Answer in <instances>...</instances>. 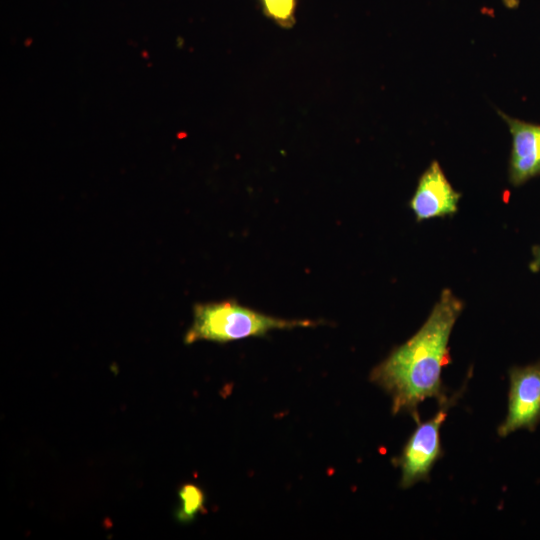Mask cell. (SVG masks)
<instances>
[{
    "mask_svg": "<svg viewBox=\"0 0 540 540\" xmlns=\"http://www.w3.org/2000/svg\"><path fill=\"white\" fill-rule=\"evenodd\" d=\"M179 497L181 504L177 512L179 521L187 522L193 520L204 508V493L199 487L193 484L182 486Z\"/></svg>",
    "mask_w": 540,
    "mask_h": 540,
    "instance_id": "obj_8",
    "label": "cell"
},
{
    "mask_svg": "<svg viewBox=\"0 0 540 540\" xmlns=\"http://www.w3.org/2000/svg\"><path fill=\"white\" fill-rule=\"evenodd\" d=\"M463 308L462 300L443 289L422 327L373 368L370 380L390 395L394 415L407 412L418 424L420 403L448 400L441 375L451 362L449 339Z\"/></svg>",
    "mask_w": 540,
    "mask_h": 540,
    "instance_id": "obj_1",
    "label": "cell"
},
{
    "mask_svg": "<svg viewBox=\"0 0 540 540\" xmlns=\"http://www.w3.org/2000/svg\"><path fill=\"white\" fill-rule=\"evenodd\" d=\"M498 113L512 136L509 182L513 186H520L540 176V125L512 118L501 111Z\"/></svg>",
    "mask_w": 540,
    "mask_h": 540,
    "instance_id": "obj_6",
    "label": "cell"
},
{
    "mask_svg": "<svg viewBox=\"0 0 540 540\" xmlns=\"http://www.w3.org/2000/svg\"><path fill=\"white\" fill-rule=\"evenodd\" d=\"M533 259L529 264V268L532 272H538L540 270V245L532 247Z\"/></svg>",
    "mask_w": 540,
    "mask_h": 540,
    "instance_id": "obj_9",
    "label": "cell"
},
{
    "mask_svg": "<svg viewBox=\"0 0 540 540\" xmlns=\"http://www.w3.org/2000/svg\"><path fill=\"white\" fill-rule=\"evenodd\" d=\"M507 8H516L519 5V0H502Z\"/></svg>",
    "mask_w": 540,
    "mask_h": 540,
    "instance_id": "obj_10",
    "label": "cell"
},
{
    "mask_svg": "<svg viewBox=\"0 0 540 540\" xmlns=\"http://www.w3.org/2000/svg\"><path fill=\"white\" fill-rule=\"evenodd\" d=\"M461 193L456 191L439 164L433 160L418 180L409 202L416 221L453 216L458 211Z\"/></svg>",
    "mask_w": 540,
    "mask_h": 540,
    "instance_id": "obj_5",
    "label": "cell"
},
{
    "mask_svg": "<svg viewBox=\"0 0 540 540\" xmlns=\"http://www.w3.org/2000/svg\"><path fill=\"white\" fill-rule=\"evenodd\" d=\"M309 320H285L240 305L234 300L198 303L193 309V321L184 341L192 344L205 340L227 343L257 337L275 329L310 326Z\"/></svg>",
    "mask_w": 540,
    "mask_h": 540,
    "instance_id": "obj_2",
    "label": "cell"
},
{
    "mask_svg": "<svg viewBox=\"0 0 540 540\" xmlns=\"http://www.w3.org/2000/svg\"><path fill=\"white\" fill-rule=\"evenodd\" d=\"M456 396L440 404L441 409L433 418L418 423L417 428L405 444L397 464L401 469L400 486L408 489L420 481L429 479V474L441 456L440 428L447 411Z\"/></svg>",
    "mask_w": 540,
    "mask_h": 540,
    "instance_id": "obj_3",
    "label": "cell"
},
{
    "mask_svg": "<svg viewBox=\"0 0 540 540\" xmlns=\"http://www.w3.org/2000/svg\"><path fill=\"white\" fill-rule=\"evenodd\" d=\"M508 412L498 435L527 429L533 432L540 423V361L509 370Z\"/></svg>",
    "mask_w": 540,
    "mask_h": 540,
    "instance_id": "obj_4",
    "label": "cell"
},
{
    "mask_svg": "<svg viewBox=\"0 0 540 540\" xmlns=\"http://www.w3.org/2000/svg\"><path fill=\"white\" fill-rule=\"evenodd\" d=\"M263 13L278 26L291 28L295 24L297 0H260Z\"/></svg>",
    "mask_w": 540,
    "mask_h": 540,
    "instance_id": "obj_7",
    "label": "cell"
}]
</instances>
